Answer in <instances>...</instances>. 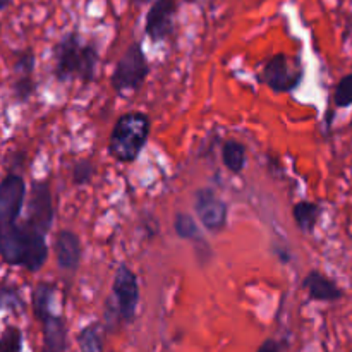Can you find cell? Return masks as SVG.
Masks as SVG:
<instances>
[{
    "label": "cell",
    "mask_w": 352,
    "mask_h": 352,
    "mask_svg": "<svg viewBox=\"0 0 352 352\" xmlns=\"http://www.w3.org/2000/svg\"><path fill=\"white\" fill-rule=\"evenodd\" d=\"M54 287L48 284H40L33 292V309L40 322L47 320L52 313V299H54Z\"/></svg>",
    "instance_id": "2e32d148"
},
{
    "label": "cell",
    "mask_w": 352,
    "mask_h": 352,
    "mask_svg": "<svg viewBox=\"0 0 352 352\" xmlns=\"http://www.w3.org/2000/svg\"><path fill=\"white\" fill-rule=\"evenodd\" d=\"M333 102L339 109L352 105V74L344 76L339 81L336 88V95H333Z\"/></svg>",
    "instance_id": "ffe728a7"
},
{
    "label": "cell",
    "mask_w": 352,
    "mask_h": 352,
    "mask_svg": "<svg viewBox=\"0 0 352 352\" xmlns=\"http://www.w3.org/2000/svg\"><path fill=\"white\" fill-rule=\"evenodd\" d=\"M151 124L146 113L129 112L119 117L112 136L109 140V151L116 160L131 164L140 157L141 150L150 136Z\"/></svg>",
    "instance_id": "3957f363"
},
{
    "label": "cell",
    "mask_w": 352,
    "mask_h": 352,
    "mask_svg": "<svg viewBox=\"0 0 352 352\" xmlns=\"http://www.w3.org/2000/svg\"><path fill=\"white\" fill-rule=\"evenodd\" d=\"M45 234L24 226H9L0 229V256L9 265H21L26 270H40L47 260Z\"/></svg>",
    "instance_id": "6da1fadb"
},
{
    "label": "cell",
    "mask_w": 352,
    "mask_h": 352,
    "mask_svg": "<svg viewBox=\"0 0 352 352\" xmlns=\"http://www.w3.org/2000/svg\"><path fill=\"white\" fill-rule=\"evenodd\" d=\"M175 234L182 239H199V229L196 226L195 219L188 213H177L174 220Z\"/></svg>",
    "instance_id": "ac0fdd59"
},
{
    "label": "cell",
    "mask_w": 352,
    "mask_h": 352,
    "mask_svg": "<svg viewBox=\"0 0 352 352\" xmlns=\"http://www.w3.org/2000/svg\"><path fill=\"white\" fill-rule=\"evenodd\" d=\"M23 306L21 294L16 287L2 285L0 287V309H17Z\"/></svg>",
    "instance_id": "7402d4cb"
},
{
    "label": "cell",
    "mask_w": 352,
    "mask_h": 352,
    "mask_svg": "<svg viewBox=\"0 0 352 352\" xmlns=\"http://www.w3.org/2000/svg\"><path fill=\"white\" fill-rule=\"evenodd\" d=\"M0 30H2V26H0Z\"/></svg>",
    "instance_id": "83f0119b"
},
{
    "label": "cell",
    "mask_w": 352,
    "mask_h": 352,
    "mask_svg": "<svg viewBox=\"0 0 352 352\" xmlns=\"http://www.w3.org/2000/svg\"><path fill=\"white\" fill-rule=\"evenodd\" d=\"M14 71H16L17 78H26L31 76L34 71V54L31 50H24L17 55L16 62H14Z\"/></svg>",
    "instance_id": "44dd1931"
},
{
    "label": "cell",
    "mask_w": 352,
    "mask_h": 352,
    "mask_svg": "<svg viewBox=\"0 0 352 352\" xmlns=\"http://www.w3.org/2000/svg\"><path fill=\"white\" fill-rule=\"evenodd\" d=\"M23 351V333L17 327H7L0 336V352Z\"/></svg>",
    "instance_id": "d6986e66"
},
{
    "label": "cell",
    "mask_w": 352,
    "mask_h": 352,
    "mask_svg": "<svg viewBox=\"0 0 352 352\" xmlns=\"http://www.w3.org/2000/svg\"><path fill=\"white\" fill-rule=\"evenodd\" d=\"M95 175V167L89 160H81L74 165V170H72V181L78 186H85L91 181V177Z\"/></svg>",
    "instance_id": "603a6c76"
},
{
    "label": "cell",
    "mask_w": 352,
    "mask_h": 352,
    "mask_svg": "<svg viewBox=\"0 0 352 352\" xmlns=\"http://www.w3.org/2000/svg\"><path fill=\"white\" fill-rule=\"evenodd\" d=\"M113 296L117 301V311L122 322L131 323L136 318L138 302H140V285L138 277L129 267L120 265L113 278Z\"/></svg>",
    "instance_id": "8992f818"
},
{
    "label": "cell",
    "mask_w": 352,
    "mask_h": 352,
    "mask_svg": "<svg viewBox=\"0 0 352 352\" xmlns=\"http://www.w3.org/2000/svg\"><path fill=\"white\" fill-rule=\"evenodd\" d=\"M78 342L81 352H102L103 342L98 325L91 323V325L85 327V329L79 332Z\"/></svg>",
    "instance_id": "e0dca14e"
},
{
    "label": "cell",
    "mask_w": 352,
    "mask_h": 352,
    "mask_svg": "<svg viewBox=\"0 0 352 352\" xmlns=\"http://www.w3.org/2000/svg\"><path fill=\"white\" fill-rule=\"evenodd\" d=\"M41 323H43L45 352H64L65 342H67V332H65L60 316L50 315Z\"/></svg>",
    "instance_id": "4fadbf2b"
},
{
    "label": "cell",
    "mask_w": 352,
    "mask_h": 352,
    "mask_svg": "<svg viewBox=\"0 0 352 352\" xmlns=\"http://www.w3.org/2000/svg\"><path fill=\"white\" fill-rule=\"evenodd\" d=\"M256 352H282V351H280V346H278L277 340L268 339V340H265L260 347H258Z\"/></svg>",
    "instance_id": "d4e9b609"
},
{
    "label": "cell",
    "mask_w": 352,
    "mask_h": 352,
    "mask_svg": "<svg viewBox=\"0 0 352 352\" xmlns=\"http://www.w3.org/2000/svg\"><path fill=\"white\" fill-rule=\"evenodd\" d=\"M222 160L232 174H241L246 165V148L236 140H229L222 146Z\"/></svg>",
    "instance_id": "5bb4252c"
},
{
    "label": "cell",
    "mask_w": 352,
    "mask_h": 352,
    "mask_svg": "<svg viewBox=\"0 0 352 352\" xmlns=\"http://www.w3.org/2000/svg\"><path fill=\"white\" fill-rule=\"evenodd\" d=\"M302 79V65L285 54H277L267 62L261 81L275 93L292 91Z\"/></svg>",
    "instance_id": "5b68a950"
},
{
    "label": "cell",
    "mask_w": 352,
    "mask_h": 352,
    "mask_svg": "<svg viewBox=\"0 0 352 352\" xmlns=\"http://www.w3.org/2000/svg\"><path fill=\"white\" fill-rule=\"evenodd\" d=\"M55 76L58 81L79 78L89 82L95 78L98 52L91 43H82L76 33H69L54 47Z\"/></svg>",
    "instance_id": "7a4b0ae2"
},
{
    "label": "cell",
    "mask_w": 352,
    "mask_h": 352,
    "mask_svg": "<svg viewBox=\"0 0 352 352\" xmlns=\"http://www.w3.org/2000/svg\"><path fill=\"white\" fill-rule=\"evenodd\" d=\"M133 2H136V3H140V6H143V3H148V2H150V0H133Z\"/></svg>",
    "instance_id": "4316f807"
},
{
    "label": "cell",
    "mask_w": 352,
    "mask_h": 352,
    "mask_svg": "<svg viewBox=\"0 0 352 352\" xmlns=\"http://www.w3.org/2000/svg\"><path fill=\"white\" fill-rule=\"evenodd\" d=\"M292 215H294V220L296 223H298L299 229H301L302 232L309 234L315 229L316 222H318L320 206L311 201H299L296 203L294 210H292Z\"/></svg>",
    "instance_id": "9a60e30c"
},
{
    "label": "cell",
    "mask_w": 352,
    "mask_h": 352,
    "mask_svg": "<svg viewBox=\"0 0 352 352\" xmlns=\"http://www.w3.org/2000/svg\"><path fill=\"white\" fill-rule=\"evenodd\" d=\"M55 254L62 270L74 272L81 263V241L71 230H60L55 239Z\"/></svg>",
    "instance_id": "8fae6325"
},
{
    "label": "cell",
    "mask_w": 352,
    "mask_h": 352,
    "mask_svg": "<svg viewBox=\"0 0 352 352\" xmlns=\"http://www.w3.org/2000/svg\"><path fill=\"white\" fill-rule=\"evenodd\" d=\"M302 287L306 289V292H308L309 298H311L313 301L333 302L339 301L344 296V292L340 291L339 285L333 280H330L329 277H325V275L318 270H313L306 275V278L302 280Z\"/></svg>",
    "instance_id": "7c38bea8"
},
{
    "label": "cell",
    "mask_w": 352,
    "mask_h": 352,
    "mask_svg": "<svg viewBox=\"0 0 352 352\" xmlns=\"http://www.w3.org/2000/svg\"><path fill=\"white\" fill-rule=\"evenodd\" d=\"M177 12V0H155L146 14L144 31L151 41H164L174 31V16Z\"/></svg>",
    "instance_id": "30bf717a"
},
{
    "label": "cell",
    "mask_w": 352,
    "mask_h": 352,
    "mask_svg": "<svg viewBox=\"0 0 352 352\" xmlns=\"http://www.w3.org/2000/svg\"><path fill=\"white\" fill-rule=\"evenodd\" d=\"M150 67H148L146 55L140 41L129 45L112 76V86L117 93L138 91L146 79Z\"/></svg>",
    "instance_id": "277c9868"
},
{
    "label": "cell",
    "mask_w": 352,
    "mask_h": 352,
    "mask_svg": "<svg viewBox=\"0 0 352 352\" xmlns=\"http://www.w3.org/2000/svg\"><path fill=\"white\" fill-rule=\"evenodd\" d=\"M195 212L205 229L220 232L227 223V205L212 191L199 189L195 195Z\"/></svg>",
    "instance_id": "9c48e42d"
},
{
    "label": "cell",
    "mask_w": 352,
    "mask_h": 352,
    "mask_svg": "<svg viewBox=\"0 0 352 352\" xmlns=\"http://www.w3.org/2000/svg\"><path fill=\"white\" fill-rule=\"evenodd\" d=\"M34 91V82L31 79V76H26V78H17L14 81V95L19 102H26Z\"/></svg>",
    "instance_id": "cb8c5ba5"
},
{
    "label": "cell",
    "mask_w": 352,
    "mask_h": 352,
    "mask_svg": "<svg viewBox=\"0 0 352 352\" xmlns=\"http://www.w3.org/2000/svg\"><path fill=\"white\" fill-rule=\"evenodd\" d=\"M26 186L23 177L17 174H9L0 182V229L16 223L23 210Z\"/></svg>",
    "instance_id": "ba28073f"
},
{
    "label": "cell",
    "mask_w": 352,
    "mask_h": 352,
    "mask_svg": "<svg viewBox=\"0 0 352 352\" xmlns=\"http://www.w3.org/2000/svg\"><path fill=\"white\" fill-rule=\"evenodd\" d=\"M54 222V205H52V192L47 182H33L31 186L30 203H28L26 226L47 236Z\"/></svg>",
    "instance_id": "52a82bcc"
},
{
    "label": "cell",
    "mask_w": 352,
    "mask_h": 352,
    "mask_svg": "<svg viewBox=\"0 0 352 352\" xmlns=\"http://www.w3.org/2000/svg\"><path fill=\"white\" fill-rule=\"evenodd\" d=\"M9 2H10V0H0V10L6 9V7L9 6Z\"/></svg>",
    "instance_id": "484cf974"
}]
</instances>
